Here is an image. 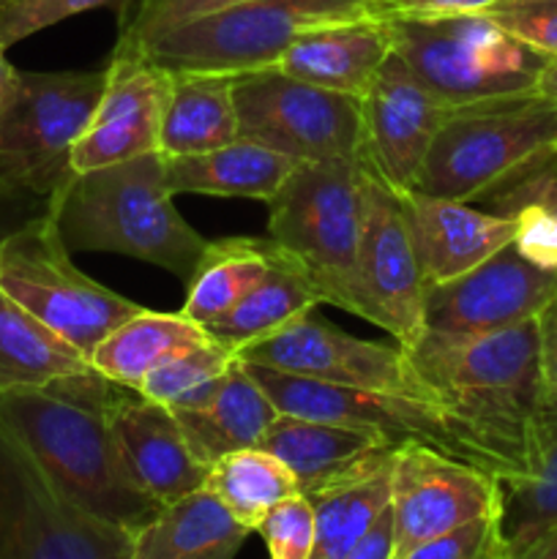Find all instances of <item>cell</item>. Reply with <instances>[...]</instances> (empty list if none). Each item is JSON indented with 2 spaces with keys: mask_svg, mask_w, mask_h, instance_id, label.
<instances>
[{
  "mask_svg": "<svg viewBox=\"0 0 557 559\" xmlns=\"http://www.w3.org/2000/svg\"><path fill=\"white\" fill-rule=\"evenodd\" d=\"M410 366L497 480L524 478L533 429L546 404L541 317L491 333H431L410 347Z\"/></svg>",
  "mask_w": 557,
  "mask_h": 559,
  "instance_id": "1",
  "label": "cell"
},
{
  "mask_svg": "<svg viewBox=\"0 0 557 559\" xmlns=\"http://www.w3.org/2000/svg\"><path fill=\"white\" fill-rule=\"evenodd\" d=\"M115 391L118 382L91 366L44 388L0 393V418L66 497L137 533L162 506L134 484L126 467L109 418Z\"/></svg>",
  "mask_w": 557,
  "mask_h": 559,
  "instance_id": "2",
  "label": "cell"
},
{
  "mask_svg": "<svg viewBox=\"0 0 557 559\" xmlns=\"http://www.w3.org/2000/svg\"><path fill=\"white\" fill-rule=\"evenodd\" d=\"M69 251H107L164 267L189 282L208 249L175 205L162 153L74 173L47 200Z\"/></svg>",
  "mask_w": 557,
  "mask_h": 559,
  "instance_id": "3",
  "label": "cell"
},
{
  "mask_svg": "<svg viewBox=\"0 0 557 559\" xmlns=\"http://www.w3.org/2000/svg\"><path fill=\"white\" fill-rule=\"evenodd\" d=\"M557 169V104L544 93L446 109L413 191L495 200Z\"/></svg>",
  "mask_w": 557,
  "mask_h": 559,
  "instance_id": "4",
  "label": "cell"
},
{
  "mask_svg": "<svg viewBox=\"0 0 557 559\" xmlns=\"http://www.w3.org/2000/svg\"><path fill=\"white\" fill-rule=\"evenodd\" d=\"M364 164L304 162L268 202V240L309 276L322 304L358 317Z\"/></svg>",
  "mask_w": 557,
  "mask_h": 559,
  "instance_id": "5",
  "label": "cell"
},
{
  "mask_svg": "<svg viewBox=\"0 0 557 559\" xmlns=\"http://www.w3.org/2000/svg\"><path fill=\"white\" fill-rule=\"evenodd\" d=\"M382 22L393 52L446 109L538 93L549 63L486 14Z\"/></svg>",
  "mask_w": 557,
  "mask_h": 559,
  "instance_id": "6",
  "label": "cell"
},
{
  "mask_svg": "<svg viewBox=\"0 0 557 559\" xmlns=\"http://www.w3.org/2000/svg\"><path fill=\"white\" fill-rule=\"evenodd\" d=\"M375 0H240L131 44L167 71L246 74L268 69L304 33L369 16ZM120 44V41H118Z\"/></svg>",
  "mask_w": 557,
  "mask_h": 559,
  "instance_id": "7",
  "label": "cell"
},
{
  "mask_svg": "<svg viewBox=\"0 0 557 559\" xmlns=\"http://www.w3.org/2000/svg\"><path fill=\"white\" fill-rule=\"evenodd\" d=\"M0 289L87 358L112 328L142 309L71 262L47 207L0 238Z\"/></svg>",
  "mask_w": 557,
  "mask_h": 559,
  "instance_id": "8",
  "label": "cell"
},
{
  "mask_svg": "<svg viewBox=\"0 0 557 559\" xmlns=\"http://www.w3.org/2000/svg\"><path fill=\"white\" fill-rule=\"evenodd\" d=\"M104 87V71H20L0 118V186L49 200L74 175L71 151Z\"/></svg>",
  "mask_w": 557,
  "mask_h": 559,
  "instance_id": "9",
  "label": "cell"
},
{
  "mask_svg": "<svg viewBox=\"0 0 557 559\" xmlns=\"http://www.w3.org/2000/svg\"><path fill=\"white\" fill-rule=\"evenodd\" d=\"M134 533L76 506L0 418V559H131Z\"/></svg>",
  "mask_w": 557,
  "mask_h": 559,
  "instance_id": "10",
  "label": "cell"
},
{
  "mask_svg": "<svg viewBox=\"0 0 557 559\" xmlns=\"http://www.w3.org/2000/svg\"><path fill=\"white\" fill-rule=\"evenodd\" d=\"M240 136L295 162H355L364 156L360 98L309 85L278 69L235 74Z\"/></svg>",
  "mask_w": 557,
  "mask_h": 559,
  "instance_id": "11",
  "label": "cell"
},
{
  "mask_svg": "<svg viewBox=\"0 0 557 559\" xmlns=\"http://www.w3.org/2000/svg\"><path fill=\"white\" fill-rule=\"evenodd\" d=\"M364 164V227L358 249V317L382 328L399 347L426 331V282L402 191Z\"/></svg>",
  "mask_w": 557,
  "mask_h": 559,
  "instance_id": "12",
  "label": "cell"
},
{
  "mask_svg": "<svg viewBox=\"0 0 557 559\" xmlns=\"http://www.w3.org/2000/svg\"><path fill=\"white\" fill-rule=\"evenodd\" d=\"M246 369L254 377L257 385L268 393L278 413L369 431L399 448L407 442H420V445L435 448L442 456L484 469L467 440L459 435L457 426L442 415L437 404L391 396V393L360 391V388L331 385V382L284 374V371L254 364H246Z\"/></svg>",
  "mask_w": 557,
  "mask_h": 559,
  "instance_id": "13",
  "label": "cell"
},
{
  "mask_svg": "<svg viewBox=\"0 0 557 559\" xmlns=\"http://www.w3.org/2000/svg\"><path fill=\"white\" fill-rule=\"evenodd\" d=\"M238 360L284 374L331 382V385L429 402V393L420 385L407 353L399 344L388 347V344L349 336L315 314L300 317L284 331L249 344L240 349Z\"/></svg>",
  "mask_w": 557,
  "mask_h": 559,
  "instance_id": "14",
  "label": "cell"
},
{
  "mask_svg": "<svg viewBox=\"0 0 557 559\" xmlns=\"http://www.w3.org/2000/svg\"><path fill=\"white\" fill-rule=\"evenodd\" d=\"M500 513V480L435 448L407 442L393 459V559L424 540Z\"/></svg>",
  "mask_w": 557,
  "mask_h": 559,
  "instance_id": "15",
  "label": "cell"
},
{
  "mask_svg": "<svg viewBox=\"0 0 557 559\" xmlns=\"http://www.w3.org/2000/svg\"><path fill=\"white\" fill-rule=\"evenodd\" d=\"M169 71L140 47L115 44L104 87L85 131L71 151L74 173L109 167L158 151Z\"/></svg>",
  "mask_w": 557,
  "mask_h": 559,
  "instance_id": "16",
  "label": "cell"
},
{
  "mask_svg": "<svg viewBox=\"0 0 557 559\" xmlns=\"http://www.w3.org/2000/svg\"><path fill=\"white\" fill-rule=\"evenodd\" d=\"M557 304V271L524 260L513 243L426 293V331L491 333L522 325Z\"/></svg>",
  "mask_w": 557,
  "mask_h": 559,
  "instance_id": "17",
  "label": "cell"
},
{
  "mask_svg": "<svg viewBox=\"0 0 557 559\" xmlns=\"http://www.w3.org/2000/svg\"><path fill=\"white\" fill-rule=\"evenodd\" d=\"M360 112L364 162L396 191H413L446 107L391 49L369 91L360 96Z\"/></svg>",
  "mask_w": 557,
  "mask_h": 559,
  "instance_id": "18",
  "label": "cell"
},
{
  "mask_svg": "<svg viewBox=\"0 0 557 559\" xmlns=\"http://www.w3.org/2000/svg\"><path fill=\"white\" fill-rule=\"evenodd\" d=\"M112 431L134 484L158 506L205 486L208 467L191 453L173 409L118 385L109 407Z\"/></svg>",
  "mask_w": 557,
  "mask_h": 559,
  "instance_id": "19",
  "label": "cell"
},
{
  "mask_svg": "<svg viewBox=\"0 0 557 559\" xmlns=\"http://www.w3.org/2000/svg\"><path fill=\"white\" fill-rule=\"evenodd\" d=\"M404 200L429 287L464 276L513 243L517 235L513 216L478 211L473 202L442 200L418 191H407Z\"/></svg>",
  "mask_w": 557,
  "mask_h": 559,
  "instance_id": "20",
  "label": "cell"
},
{
  "mask_svg": "<svg viewBox=\"0 0 557 559\" xmlns=\"http://www.w3.org/2000/svg\"><path fill=\"white\" fill-rule=\"evenodd\" d=\"M391 55V36L382 20L355 16L304 33L273 63L282 74L325 91L364 96Z\"/></svg>",
  "mask_w": 557,
  "mask_h": 559,
  "instance_id": "21",
  "label": "cell"
},
{
  "mask_svg": "<svg viewBox=\"0 0 557 559\" xmlns=\"http://www.w3.org/2000/svg\"><path fill=\"white\" fill-rule=\"evenodd\" d=\"M260 448L287 464L298 480L300 495H315L380 462L399 445L369 431L278 413Z\"/></svg>",
  "mask_w": 557,
  "mask_h": 559,
  "instance_id": "22",
  "label": "cell"
},
{
  "mask_svg": "<svg viewBox=\"0 0 557 559\" xmlns=\"http://www.w3.org/2000/svg\"><path fill=\"white\" fill-rule=\"evenodd\" d=\"M191 453L205 467L240 448L260 445L278 409L249 374L244 360L233 366L200 402L175 407Z\"/></svg>",
  "mask_w": 557,
  "mask_h": 559,
  "instance_id": "23",
  "label": "cell"
},
{
  "mask_svg": "<svg viewBox=\"0 0 557 559\" xmlns=\"http://www.w3.org/2000/svg\"><path fill=\"white\" fill-rule=\"evenodd\" d=\"M298 164L262 142L238 136L216 151L164 158V175L173 194L238 197L268 205Z\"/></svg>",
  "mask_w": 557,
  "mask_h": 559,
  "instance_id": "24",
  "label": "cell"
},
{
  "mask_svg": "<svg viewBox=\"0 0 557 559\" xmlns=\"http://www.w3.org/2000/svg\"><path fill=\"white\" fill-rule=\"evenodd\" d=\"M240 136L235 74L169 71L158 153L164 158L216 151Z\"/></svg>",
  "mask_w": 557,
  "mask_h": 559,
  "instance_id": "25",
  "label": "cell"
},
{
  "mask_svg": "<svg viewBox=\"0 0 557 559\" xmlns=\"http://www.w3.org/2000/svg\"><path fill=\"white\" fill-rule=\"evenodd\" d=\"M322 304L320 293L289 257L273 246V260L262 282L240 304L205 328L208 336L233 349L235 355L249 344L284 331Z\"/></svg>",
  "mask_w": 557,
  "mask_h": 559,
  "instance_id": "26",
  "label": "cell"
},
{
  "mask_svg": "<svg viewBox=\"0 0 557 559\" xmlns=\"http://www.w3.org/2000/svg\"><path fill=\"white\" fill-rule=\"evenodd\" d=\"M208 331L183 311L140 309L107 333L91 353V366L118 385L137 388L156 366L194 347Z\"/></svg>",
  "mask_w": 557,
  "mask_h": 559,
  "instance_id": "27",
  "label": "cell"
},
{
  "mask_svg": "<svg viewBox=\"0 0 557 559\" xmlns=\"http://www.w3.org/2000/svg\"><path fill=\"white\" fill-rule=\"evenodd\" d=\"M396 451L328 489L306 495L315 508L311 559H344L388 511Z\"/></svg>",
  "mask_w": 557,
  "mask_h": 559,
  "instance_id": "28",
  "label": "cell"
},
{
  "mask_svg": "<svg viewBox=\"0 0 557 559\" xmlns=\"http://www.w3.org/2000/svg\"><path fill=\"white\" fill-rule=\"evenodd\" d=\"M557 524V404L541 407L524 478L500 480L502 555L511 559Z\"/></svg>",
  "mask_w": 557,
  "mask_h": 559,
  "instance_id": "29",
  "label": "cell"
},
{
  "mask_svg": "<svg viewBox=\"0 0 557 559\" xmlns=\"http://www.w3.org/2000/svg\"><path fill=\"white\" fill-rule=\"evenodd\" d=\"M91 369V358L0 289V393L44 388Z\"/></svg>",
  "mask_w": 557,
  "mask_h": 559,
  "instance_id": "30",
  "label": "cell"
},
{
  "mask_svg": "<svg viewBox=\"0 0 557 559\" xmlns=\"http://www.w3.org/2000/svg\"><path fill=\"white\" fill-rule=\"evenodd\" d=\"M271 260L273 243L268 238L208 240V249L186 282L180 311L197 325L208 328L262 282Z\"/></svg>",
  "mask_w": 557,
  "mask_h": 559,
  "instance_id": "31",
  "label": "cell"
},
{
  "mask_svg": "<svg viewBox=\"0 0 557 559\" xmlns=\"http://www.w3.org/2000/svg\"><path fill=\"white\" fill-rule=\"evenodd\" d=\"M249 530L229 516L227 508L208 489L191 491L134 533L131 559H191L229 540H246Z\"/></svg>",
  "mask_w": 557,
  "mask_h": 559,
  "instance_id": "32",
  "label": "cell"
},
{
  "mask_svg": "<svg viewBox=\"0 0 557 559\" xmlns=\"http://www.w3.org/2000/svg\"><path fill=\"white\" fill-rule=\"evenodd\" d=\"M202 489L211 491L249 533L260 527L273 506L300 495L298 480L287 464L260 445L240 448L213 462Z\"/></svg>",
  "mask_w": 557,
  "mask_h": 559,
  "instance_id": "33",
  "label": "cell"
},
{
  "mask_svg": "<svg viewBox=\"0 0 557 559\" xmlns=\"http://www.w3.org/2000/svg\"><path fill=\"white\" fill-rule=\"evenodd\" d=\"M235 364H238V355L208 336L194 347L156 366L134 391L169 409L189 407V404L200 402Z\"/></svg>",
  "mask_w": 557,
  "mask_h": 559,
  "instance_id": "34",
  "label": "cell"
},
{
  "mask_svg": "<svg viewBox=\"0 0 557 559\" xmlns=\"http://www.w3.org/2000/svg\"><path fill=\"white\" fill-rule=\"evenodd\" d=\"M129 3L131 0H0V44L9 49L69 16L96 9H115L120 14Z\"/></svg>",
  "mask_w": 557,
  "mask_h": 559,
  "instance_id": "35",
  "label": "cell"
},
{
  "mask_svg": "<svg viewBox=\"0 0 557 559\" xmlns=\"http://www.w3.org/2000/svg\"><path fill=\"white\" fill-rule=\"evenodd\" d=\"M254 533L262 535L271 559H311L315 508L306 495H293L273 506Z\"/></svg>",
  "mask_w": 557,
  "mask_h": 559,
  "instance_id": "36",
  "label": "cell"
},
{
  "mask_svg": "<svg viewBox=\"0 0 557 559\" xmlns=\"http://www.w3.org/2000/svg\"><path fill=\"white\" fill-rule=\"evenodd\" d=\"M240 0H131L118 14V41L142 44L156 33Z\"/></svg>",
  "mask_w": 557,
  "mask_h": 559,
  "instance_id": "37",
  "label": "cell"
},
{
  "mask_svg": "<svg viewBox=\"0 0 557 559\" xmlns=\"http://www.w3.org/2000/svg\"><path fill=\"white\" fill-rule=\"evenodd\" d=\"M484 14L535 52L557 60V0H500Z\"/></svg>",
  "mask_w": 557,
  "mask_h": 559,
  "instance_id": "38",
  "label": "cell"
},
{
  "mask_svg": "<svg viewBox=\"0 0 557 559\" xmlns=\"http://www.w3.org/2000/svg\"><path fill=\"white\" fill-rule=\"evenodd\" d=\"M396 559H506L500 538V513L424 540Z\"/></svg>",
  "mask_w": 557,
  "mask_h": 559,
  "instance_id": "39",
  "label": "cell"
},
{
  "mask_svg": "<svg viewBox=\"0 0 557 559\" xmlns=\"http://www.w3.org/2000/svg\"><path fill=\"white\" fill-rule=\"evenodd\" d=\"M506 216L517 222L513 249L533 265L557 271V218L538 202H519Z\"/></svg>",
  "mask_w": 557,
  "mask_h": 559,
  "instance_id": "40",
  "label": "cell"
},
{
  "mask_svg": "<svg viewBox=\"0 0 557 559\" xmlns=\"http://www.w3.org/2000/svg\"><path fill=\"white\" fill-rule=\"evenodd\" d=\"M500 0H375V20H440V16L484 14Z\"/></svg>",
  "mask_w": 557,
  "mask_h": 559,
  "instance_id": "41",
  "label": "cell"
},
{
  "mask_svg": "<svg viewBox=\"0 0 557 559\" xmlns=\"http://www.w3.org/2000/svg\"><path fill=\"white\" fill-rule=\"evenodd\" d=\"M491 202H495L497 213H502V216H506L511 207H517L519 202H538V205H544L546 211L557 218V169L555 173L538 175V178L517 186V189L508 191V194L495 197Z\"/></svg>",
  "mask_w": 557,
  "mask_h": 559,
  "instance_id": "42",
  "label": "cell"
},
{
  "mask_svg": "<svg viewBox=\"0 0 557 559\" xmlns=\"http://www.w3.org/2000/svg\"><path fill=\"white\" fill-rule=\"evenodd\" d=\"M541 374L546 402L557 404V304L541 314Z\"/></svg>",
  "mask_w": 557,
  "mask_h": 559,
  "instance_id": "43",
  "label": "cell"
},
{
  "mask_svg": "<svg viewBox=\"0 0 557 559\" xmlns=\"http://www.w3.org/2000/svg\"><path fill=\"white\" fill-rule=\"evenodd\" d=\"M344 559H393V519L391 506L377 519L375 527L364 535L358 546Z\"/></svg>",
  "mask_w": 557,
  "mask_h": 559,
  "instance_id": "44",
  "label": "cell"
},
{
  "mask_svg": "<svg viewBox=\"0 0 557 559\" xmlns=\"http://www.w3.org/2000/svg\"><path fill=\"white\" fill-rule=\"evenodd\" d=\"M16 85H20V71L9 63L5 47L0 44V118H3V112L9 109L11 98H14L16 93Z\"/></svg>",
  "mask_w": 557,
  "mask_h": 559,
  "instance_id": "45",
  "label": "cell"
},
{
  "mask_svg": "<svg viewBox=\"0 0 557 559\" xmlns=\"http://www.w3.org/2000/svg\"><path fill=\"white\" fill-rule=\"evenodd\" d=\"M511 559H557V524L546 530L541 538H535L528 549H522Z\"/></svg>",
  "mask_w": 557,
  "mask_h": 559,
  "instance_id": "46",
  "label": "cell"
},
{
  "mask_svg": "<svg viewBox=\"0 0 557 559\" xmlns=\"http://www.w3.org/2000/svg\"><path fill=\"white\" fill-rule=\"evenodd\" d=\"M538 93H544L546 98H552L557 104V60H549L544 66V74L538 80Z\"/></svg>",
  "mask_w": 557,
  "mask_h": 559,
  "instance_id": "47",
  "label": "cell"
},
{
  "mask_svg": "<svg viewBox=\"0 0 557 559\" xmlns=\"http://www.w3.org/2000/svg\"><path fill=\"white\" fill-rule=\"evenodd\" d=\"M240 546H244V540H229V544H222V546H216V549L205 551V555H200V557H191V559H235V555L240 551Z\"/></svg>",
  "mask_w": 557,
  "mask_h": 559,
  "instance_id": "48",
  "label": "cell"
},
{
  "mask_svg": "<svg viewBox=\"0 0 557 559\" xmlns=\"http://www.w3.org/2000/svg\"><path fill=\"white\" fill-rule=\"evenodd\" d=\"M14 197H25V194H14V191H3V194H0V207H3L5 205V202H11V200H14ZM9 229H14V227H0V238H3V235L5 233H9Z\"/></svg>",
  "mask_w": 557,
  "mask_h": 559,
  "instance_id": "49",
  "label": "cell"
},
{
  "mask_svg": "<svg viewBox=\"0 0 557 559\" xmlns=\"http://www.w3.org/2000/svg\"><path fill=\"white\" fill-rule=\"evenodd\" d=\"M3 191H9V189H3V186H0V194H3Z\"/></svg>",
  "mask_w": 557,
  "mask_h": 559,
  "instance_id": "50",
  "label": "cell"
}]
</instances>
